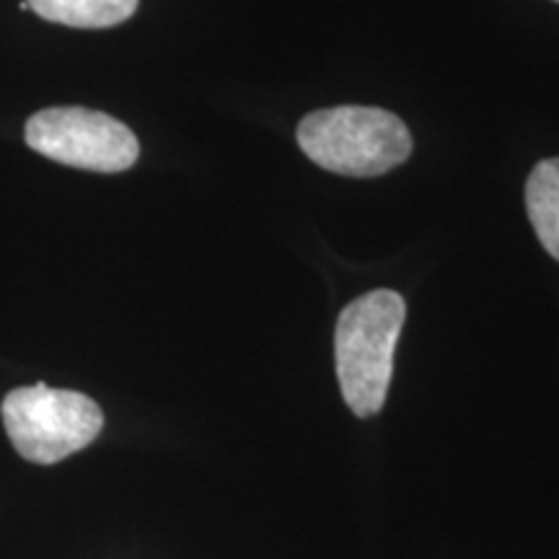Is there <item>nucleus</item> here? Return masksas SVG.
<instances>
[{"label": "nucleus", "instance_id": "obj_1", "mask_svg": "<svg viewBox=\"0 0 559 559\" xmlns=\"http://www.w3.org/2000/svg\"><path fill=\"white\" fill-rule=\"evenodd\" d=\"M404 317L407 304L396 290H370L340 313L334 360L342 396L353 415L373 417L383 409Z\"/></svg>", "mask_w": 559, "mask_h": 559}, {"label": "nucleus", "instance_id": "obj_2", "mask_svg": "<svg viewBox=\"0 0 559 559\" xmlns=\"http://www.w3.org/2000/svg\"><path fill=\"white\" fill-rule=\"evenodd\" d=\"M298 145L321 169L362 179L402 166L412 153V135L386 109L334 107L300 120Z\"/></svg>", "mask_w": 559, "mask_h": 559}, {"label": "nucleus", "instance_id": "obj_3", "mask_svg": "<svg viewBox=\"0 0 559 559\" xmlns=\"http://www.w3.org/2000/svg\"><path fill=\"white\" fill-rule=\"evenodd\" d=\"M0 412L19 456L41 466L86 449L104 428V412L91 396L47 383L9 391Z\"/></svg>", "mask_w": 559, "mask_h": 559}, {"label": "nucleus", "instance_id": "obj_4", "mask_svg": "<svg viewBox=\"0 0 559 559\" xmlns=\"http://www.w3.org/2000/svg\"><path fill=\"white\" fill-rule=\"evenodd\" d=\"M26 145L75 169L120 174L140 156L135 132L115 117L86 107H52L29 117Z\"/></svg>", "mask_w": 559, "mask_h": 559}, {"label": "nucleus", "instance_id": "obj_5", "mask_svg": "<svg viewBox=\"0 0 559 559\" xmlns=\"http://www.w3.org/2000/svg\"><path fill=\"white\" fill-rule=\"evenodd\" d=\"M140 0H26L45 21L73 29H109L138 11Z\"/></svg>", "mask_w": 559, "mask_h": 559}, {"label": "nucleus", "instance_id": "obj_6", "mask_svg": "<svg viewBox=\"0 0 559 559\" xmlns=\"http://www.w3.org/2000/svg\"><path fill=\"white\" fill-rule=\"evenodd\" d=\"M528 221L542 247L559 262V158H544L526 181Z\"/></svg>", "mask_w": 559, "mask_h": 559}, {"label": "nucleus", "instance_id": "obj_7", "mask_svg": "<svg viewBox=\"0 0 559 559\" xmlns=\"http://www.w3.org/2000/svg\"><path fill=\"white\" fill-rule=\"evenodd\" d=\"M557 3H559V0H557Z\"/></svg>", "mask_w": 559, "mask_h": 559}]
</instances>
